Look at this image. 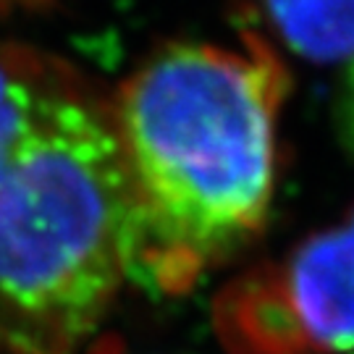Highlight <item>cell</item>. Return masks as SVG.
I'll use <instances>...</instances> for the list:
<instances>
[{
	"mask_svg": "<svg viewBox=\"0 0 354 354\" xmlns=\"http://www.w3.org/2000/svg\"><path fill=\"white\" fill-rule=\"evenodd\" d=\"M289 74L254 35L239 48L178 42L111 102L134 205V276L165 294L263 231L276 189V129Z\"/></svg>",
	"mask_w": 354,
	"mask_h": 354,
	"instance_id": "7a4b0ae2",
	"label": "cell"
},
{
	"mask_svg": "<svg viewBox=\"0 0 354 354\" xmlns=\"http://www.w3.org/2000/svg\"><path fill=\"white\" fill-rule=\"evenodd\" d=\"M45 3H50V0H0V6H29V8L45 6Z\"/></svg>",
	"mask_w": 354,
	"mask_h": 354,
	"instance_id": "52a82bcc",
	"label": "cell"
},
{
	"mask_svg": "<svg viewBox=\"0 0 354 354\" xmlns=\"http://www.w3.org/2000/svg\"><path fill=\"white\" fill-rule=\"evenodd\" d=\"M336 121H339V131H342V140L346 145V150L354 155V64H349V71H346L342 89H339Z\"/></svg>",
	"mask_w": 354,
	"mask_h": 354,
	"instance_id": "8992f818",
	"label": "cell"
},
{
	"mask_svg": "<svg viewBox=\"0 0 354 354\" xmlns=\"http://www.w3.org/2000/svg\"><path fill=\"white\" fill-rule=\"evenodd\" d=\"M291 317L317 354L354 352V210L273 266Z\"/></svg>",
	"mask_w": 354,
	"mask_h": 354,
	"instance_id": "3957f363",
	"label": "cell"
},
{
	"mask_svg": "<svg viewBox=\"0 0 354 354\" xmlns=\"http://www.w3.org/2000/svg\"><path fill=\"white\" fill-rule=\"evenodd\" d=\"M134 250L111 102L24 50L0 102V349L74 354L134 279Z\"/></svg>",
	"mask_w": 354,
	"mask_h": 354,
	"instance_id": "6da1fadb",
	"label": "cell"
},
{
	"mask_svg": "<svg viewBox=\"0 0 354 354\" xmlns=\"http://www.w3.org/2000/svg\"><path fill=\"white\" fill-rule=\"evenodd\" d=\"M276 37L313 64H354V0H260Z\"/></svg>",
	"mask_w": 354,
	"mask_h": 354,
	"instance_id": "5b68a950",
	"label": "cell"
},
{
	"mask_svg": "<svg viewBox=\"0 0 354 354\" xmlns=\"http://www.w3.org/2000/svg\"><path fill=\"white\" fill-rule=\"evenodd\" d=\"M215 323L231 354H317L291 317L273 266L231 283L218 299Z\"/></svg>",
	"mask_w": 354,
	"mask_h": 354,
	"instance_id": "277c9868",
	"label": "cell"
}]
</instances>
